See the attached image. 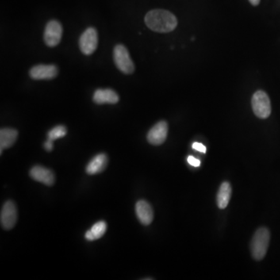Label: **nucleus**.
I'll return each instance as SVG.
<instances>
[{
	"mask_svg": "<svg viewBox=\"0 0 280 280\" xmlns=\"http://www.w3.org/2000/svg\"><path fill=\"white\" fill-rule=\"evenodd\" d=\"M145 24L150 30L159 33H169L178 25V20L172 13L165 9H153L145 17Z\"/></svg>",
	"mask_w": 280,
	"mask_h": 280,
	"instance_id": "obj_1",
	"label": "nucleus"
},
{
	"mask_svg": "<svg viewBox=\"0 0 280 280\" xmlns=\"http://www.w3.org/2000/svg\"><path fill=\"white\" fill-rule=\"evenodd\" d=\"M270 233L266 227L259 228L253 237L251 243V255L255 260L261 261L265 258L269 247Z\"/></svg>",
	"mask_w": 280,
	"mask_h": 280,
	"instance_id": "obj_2",
	"label": "nucleus"
},
{
	"mask_svg": "<svg viewBox=\"0 0 280 280\" xmlns=\"http://www.w3.org/2000/svg\"><path fill=\"white\" fill-rule=\"evenodd\" d=\"M114 61L116 66L124 74H132L135 71V65L125 46L118 44L114 48Z\"/></svg>",
	"mask_w": 280,
	"mask_h": 280,
	"instance_id": "obj_3",
	"label": "nucleus"
},
{
	"mask_svg": "<svg viewBox=\"0 0 280 280\" xmlns=\"http://www.w3.org/2000/svg\"><path fill=\"white\" fill-rule=\"evenodd\" d=\"M253 112L259 119H267L272 112L271 102L266 92L258 90L251 100Z\"/></svg>",
	"mask_w": 280,
	"mask_h": 280,
	"instance_id": "obj_4",
	"label": "nucleus"
},
{
	"mask_svg": "<svg viewBox=\"0 0 280 280\" xmlns=\"http://www.w3.org/2000/svg\"><path fill=\"white\" fill-rule=\"evenodd\" d=\"M98 35L95 28H88L80 39L79 45L82 53L86 55L93 54L97 48Z\"/></svg>",
	"mask_w": 280,
	"mask_h": 280,
	"instance_id": "obj_5",
	"label": "nucleus"
},
{
	"mask_svg": "<svg viewBox=\"0 0 280 280\" xmlns=\"http://www.w3.org/2000/svg\"><path fill=\"white\" fill-rule=\"evenodd\" d=\"M62 26L59 21L55 20H50L46 24L44 32V40L48 47H55L60 43L62 39Z\"/></svg>",
	"mask_w": 280,
	"mask_h": 280,
	"instance_id": "obj_6",
	"label": "nucleus"
},
{
	"mask_svg": "<svg viewBox=\"0 0 280 280\" xmlns=\"http://www.w3.org/2000/svg\"><path fill=\"white\" fill-rule=\"evenodd\" d=\"M1 225L5 230L13 229L17 221V209L13 201H7L1 210Z\"/></svg>",
	"mask_w": 280,
	"mask_h": 280,
	"instance_id": "obj_7",
	"label": "nucleus"
},
{
	"mask_svg": "<svg viewBox=\"0 0 280 280\" xmlns=\"http://www.w3.org/2000/svg\"><path fill=\"white\" fill-rule=\"evenodd\" d=\"M59 74V69L55 65L40 64L35 66L30 70V77L36 80H52Z\"/></svg>",
	"mask_w": 280,
	"mask_h": 280,
	"instance_id": "obj_8",
	"label": "nucleus"
},
{
	"mask_svg": "<svg viewBox=\"0 0 280 280\" xmlns=\"http://www.w3.org/2000/svg\"><path fill=\"white\" fill-rule=\"evenodd\" d=\"M168 124L167 121H160L151 128L147 134V140L150 144L159 146L163 144L167 139Z\"/></svg>",
	"mask_w": 280,
	"mask_h": 280,
	"instance_id": "obj_9",
	"label": "nucleus"
},
{
	"mask_svg": "<svg viewBox=\"0 0 280 280\" xmlns=\"http://www.w3.org/2000/svg\"><path fill=\"white\" fill-rule=\"evenodd\" d=\"M30 176L35 181L48 186H51L55 183V177L53 171L40 165H36L31 169Z\"/></svg>",
	"mask_w": 280,
	"mask_h": 280,
	"instance_id": "obj_10",
	"label": "nucleus"
},
{
	"mask_svg": "<svg viewBox=\"0 0 280 280\" xmlns=\"http://www.w3.org/2000/svg\"><path fill=\"white\" fill-rule=\"evenodd\" d=\"M93 101L97 105H116L119 101V96L112 89H98L93 93Z\"/></svg>",
	"mask_w": 280,
	"mask_h": 280,
	"instance_id": "obj_11",
	"label": "nucleus"
},
{
	"mask_svg": "<svg viewBox=\"0 0 280 280\" xmlns=\"http://www.w3.org/2000/svg\"><path fill=\"white\" fill-rule=\"evenodd\" d=\"M136 216L139 222L143 225H150L154 220V211L152 207L145 200L137 201L136 205Z\"/></svg>",
	"mask_w": 280,
	"mask_h": 280,
	"instance_id": "obj_12",
	"label": "nucleus"
},
{
	"mask_svg": "<svg viewBox=\"0 0 280 280\" xmlns=\"http://www.w3.org/2000/svg\"><path fill=\"white\" fill-rule=\"evenodd\" d=\"M108 162V157L106 154H97L88 163L86 167V172L90 175L99 174L106 168Z\"/></svg>",
	"mask_w": 280,
	"mask_h": 280,
	"instance_id": "obj_13",
	"label": "nucleus"
},
{
	"mask_svg": "<svg viewBox=\"0 0 280 280\" xmlns=\"http://www.w3.org/2000/svg\"><path fill=\"white\" fill-rule=\"evenodd\" d=\"M18 137V132L14 128H3L0 130V148L2 150L11 147Z\"/></svg>",
	"mask_w": 280,
	"mask_h": 280,
	"instance_id": "obj_14",
	"label": "nucleus"
},
{
	"mask_svg": "<svg viewBox=\"0 0 280 280\" xmlns=\"http://www.w3.org/2000/svg\"><path fill=\"white\" fill-rule=\"evenodd\" d=\"M231 193H232V189L229 182H224L220 185L216 199L217 205L220 209H225L228 205L231 200Z\"/></svg>",
	"mask_w": 280,
	"mask_h": 280,
	"instance_id": "obj_15",
	"label": "nucleus"
},
{
	"mask_svg": "<svg viewBox=\"0 0 280 280\" xmlns=\"http://www.w3.org/2000/svg\"><path fill=\"white\" fill-rule=\"evenodd\" d=\"M107 231V224L105 221L96 223L89 231L85 234V238L89 241L98 240L105 235Z\"/></svg>",
	"mask_w": 280,
	"mask_h": 280,
	"instance_id": "obj_16",
	"label": "nucleus"
},
{
	"mask_svg": "<svg viewBox=\"0 0 280 280\" xmlns=\"http://www.w3.org/2000/svg\"><path fill=\"white\" fill-rule=\"evenodd\" d=\"M66 133H67V129L64 125H57L51 128L48 132V139L54 142L56 139L64 137Z\"/></svg>",
	"mask_w": 280,
	"mask_h": 280,
	"instance_id": "obj_17",
	"label": "nucleus"
},
{
	"mask_svg": "<svg viewBox=\"0 0 280 280\" xmlns=\"http://www.w3.org/2000/svg\"><path fill=\"white\" fill-rule=\"evenodd\" d=\"M193 148L194 150H197L199 152L203 153L205 154L206 152V147L203 144L200 143H194L193 145Z\"/></svg>",
	"mask_w": 280,
	"mask_h": 280,
	"instance_id": "obj_18",
	"label": "nucleus"
},
{
	"mask_svg": "<svg viewBox=\"0 0 280 280\" xmlns=\"http://www.w3.org/2000/svg\"><path fill=\"white\" fill-rule=\"evenodd\" d=\"M188 162H189V164L192 165L193 167H200V164H201L200 160L196 159L193 156H189V158H188Z\"/></svg>",
	"mask_w": 280,
	"mask_h": 280,
	"instance_id": "obj_19",
	"label": "nucleus"
},
{
	"mask_svg": "<svg viewBox=\"0 0 280 280\" xmlns=\"http://www.w3.org/2000/svg\"><path fill=\"white\" fill-rule=\"evenodd\" d=\"M44 147L47 151L51 152V150H53V141H51L50 139H47V141L44 143Z\"/></svg>",
	"mask_w": 280,
	"mask_h": 280,
	"instance_id": "obj_20",
	"label": "nucleus"
},
{
	"mask_svg": "<svg viewBox=\"0 0 280 280\" xmlns=\"http://www.w3.org/2000/svg\"><path fill=\"white\" fill-rule=\"evenodd\" d=\"M260 1L261 0H249V2H251L253 6H258V4L260 3Z\"/></svg>",
	"mask_w": 280,
	"mask_h": 280,
	"instance_id": "obj_21",
	"label": "nucleus"
}]
</instances>
